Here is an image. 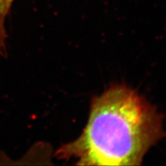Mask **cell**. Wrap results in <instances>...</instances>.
Wrapping results in <instances>:
<instances>
[{
  "instance_id": "cell-1",
  "label": "cell",
  "mask_w": 166,
  "mask_h": 166,
  "mask_svg": "<svg viewBox=\"0 0 166 166\" xmlns=\"http://www.w3.org/2000/svg\"><path fill=\"white\" fill-rule=\"evenodd\" d=\"M165 137L157 108L136 90L116 83L92 99L83 132L59 148L55 157L78 165H141Z\"/></svg>"
},
{
  "instance_id": "cell-2",
  "label": "cell",
  "mask_w": 166,
  "mask_h": 166,
  "mask_svg": "<svg viewBox=\"0 0 166 166\" xmlns=\"http://www.w3.org/2000/svg\"><path fill=\"white\" fill-rule=\"evenodd\" d=\"M15 0H0V55L7 56L8 35L6 29V19L10 12Z\"/></svg>"
}]
</instances>
